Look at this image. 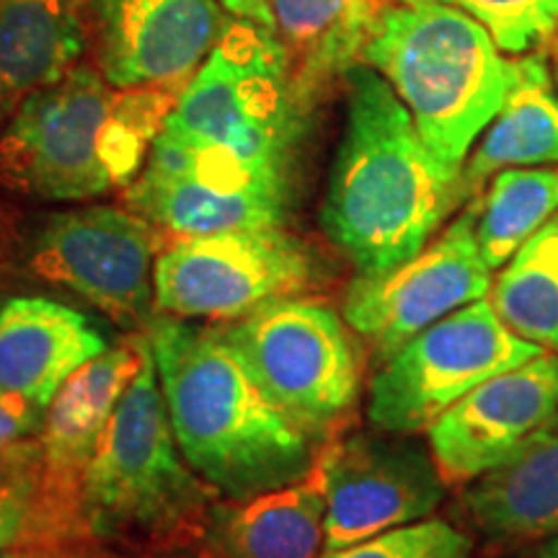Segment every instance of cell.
I'll use <instances>...</instances> for the list:
<instances>
[{"instance_id": "1", "label": "cell", "mask_w": 558, "mask_h": 558, "mask_svg": "<svg viewBox=\"0 0 558 558\" xmlns=\"http://www.w3.org/2000/svg\"><path fill=\"white\" fill-rule=\"evenodd\" d=\"M344 83V132L320 226L360 275H383L427 246L469 194L463 171L432 153L378 70L354 62Z\"/></svg>"}, {"instance_id": "2", "label": "cell", "mask_w": 558, "mask_h": 558, "mask_svg": "<svg viewBox=\"0 0 558 558\" xmlns=\"http://www.w3.org/2000/svg\"><path fill=\"white\" fill-rule=\"evenodd\" d=\"M145 333L179 448L222 499L308 476L318 442L279 409L220 326L153 316Z\"/></svg>"}, {"instance_id": "3", "label": "cell", "mask_w": 558, "mask_h": 558, "mask_svg": "<svg viewBox=\"0 0 558 558\" xmlns=\"http://www.w3.org/2000/svg\"><path fill=\"white\" fill-rule=\"evenodd\" d=\"M313 107L277 32L235 19L181 90L153 148L215 179L292 192Z\"/></svg>"}, {"instance_id": "4", "label": "cell", "mask_w": 558, "mask_h": 558, "mask_svg": "<svg viewBox=\"0 0 558 558\" xmlns=\"http://www.w3.org/2000/svg\"><path fill=\"white\" fill-rule=\"evenodd\" d=\"M362 62L407 104L432 153L463 171L476 137L499 114L512 62L471 13L450 3H383L367 26Z\"/></svg>"}, {"instance_id": "5", "label": "cell", "mask_w": 558, "mask_h": 558, "mask_svg": "<svg viewBox=\"0 0 558 558\" xmlns=\"http://www.w3.org/2000/svg\"><path fill=\"white\" fill-rule=\"evenodd\" d=\"M220 494L186 463L145 333L143 362L111 416L83 481V518L94 541L145 550L192 543Z\"/></svg>"}, {"instance_id": "6", "label": "cell", "mask_w": 558, "mask_h": 558, "mask_svg": "<svg viewBox=\"0 0 558 558\" xmlns=\"http://www.w3.org/2000/svg\"><path fill=\"white\" fill-rule=\"evenodd\" d=\"M264 390L316 442H324L360 399L362 360L347 320L329 305L282 298L220 326Z\"/></svg>"}, {"instance_id": "7", "label": "cell", "mask_w": 558, "mask_h": 558, "mask_svg": "<svg viewBox=\"0 0 558 558\" xmlns=\"http://www.w3.org/2000/svg\"><path fill=\"white\" fill-rule=\"evenodd\" d=\"M541 352L546 349L518 337L481 298L390 354L369 383L367 416L386 435L427 432L481 383Z\"/></svg>"}, {"instance_id": "8", "label": "cell", "mask_w": 558, "mask_h": 558, "mask_svg": "<svg viewBox=\"0 0 558 558\" xmlns=\"http://www.w3.org/2000/svg\"><path fill=\"white\" fill-rule=\"evenodd\" d=\"M117 90L90 65L34 90L0 130V190L41 202H86L114 186L101 140Z\"/></svg>"}, {"instance_id": "9", "label": "cell", "mask_w": 558, "mask_h": 558, "mask_svg": "<svg viewBox=\"0 0 558 558\" xmlns=\"http://www.w3.org/2000/svg\"><path fill=\"white\" fill-rule=\"evenodd\" d=\"M313 251L282 228L228 230L166 243L156 259V308L177 318L235 320L316 282Z\"/></svg>"}, {"instance_id": "10", "label": "cell", "mask_w": 558, "mask_h": 558, "mask_svg": "<svg viewBox=\"0 0 558 558\" xmlns=\"http://www.w3.org/2000/svg\"><path fill=\"white\" fill-rule=\"evenodd\" d=\"M163 239L148 220L114 205L47 215L24 246L32 277L88 300L124 329L148 331L156 303V251Z\"/></svg>"}, {"instance_id": "11", "label": "cell", "mask_w": 558, "mask_h": 558, "mask_svg": "<svg viewBox=\"0 0 558 558\" xmlns=\"http://www.w3.org/2000/svg\"><path fill=\"white\" fill-rule=\"evenodd\" d=\"M478 199L416 256L383 275H357L344 295V320L383 360L463 305L492 292V269L476 241Z\"/></svg>"}, {"instance_id": "12", "label": "cell", "mask_w": 558, "mask_h": 558, "mask_svg": "<svg viewBox=\"0 0 558 558\" xmlns=\"http://www.w3.org/2000/svg\"><path fill=\"white\" fill-rule=\"evenodd\" d=\"M326 492V550L427 520L448 481L435 458L409 439L352 435L318 452Z\"/></svg>"}, {"instance_id": "13", "label": "cell", "mask_w": 558, "mask_h": 558, "mask_svg": "<svg viewBox=\"0 0 558 558\" xmlns=\"http://www.w3.org/2000/svg\"><path fill=\"white\" fill-rule=\"evenodd\" d=\"M226 26L218 0H86L88 45L111 88L181 94Z\"/></svg>"}, {"instance_id": "14", "label": "cell", "mask_w": 558, "mask_h": 558, "mask_svg": "<svg viewBox=\"0 0 558 558\" xmlns=\"http://www.w3.org/2000/svg\"><path fill=\"white\" fill-rule=\"evenodd\" d=\"M558 409V357H538L494 375L465 393L427 429L429 450L448 484L499 469Z\"/></svg>"}, {"instance_id": "15", "label": "cell", "mask_w": 558, "mask_h": 558, "mask_svg": "<svg viewBox=\"0 0 558 558\" xmlns=\"http://www.w3.org/2000/svg\"><path fill=\"white\" fill-rule=\"evenodd\" d=\"M143 344L145 333H137L75 369L52 399L39 432L41 484L47 499L81 541H94L83 518V481L124 390L135 380Z\"/></svg>"}, {"instance_id": "16", "label": "cell", "mask_w": 558, "mask_h": 558, "mask_svg": "<svg viewBox=\"0 0 558 558\" xmlns=\"http://www.w3.org/2000/svg\"><path fill=\"white\" fill-rule=\"evenodd\" d=\"M292 192L262 184H230L190 166L148 158V166L124 192V205L148 220L160 239L282 228Z\"/></svg>"}, {"instance_id": "17", "label": "cell", "mask_w": 558, "mask_h": 558, "mask_svg": "<svg viewBox=\"0 0 558 558\" xmlns=\"http://www.w3.org/2000/svg\"><path fill=\"white\" fill-rule=\"evenodd\" d=\"M192 543L209 558H324L326 492L308 476L248 499H215Z\"/></svg>"}, {"instance_id": "18", "label": "cell", "mask_w": 558, "mask_h": 558, "mask_svg": "<svg viewBox=\"0 0 558 558\" xmlns=\"http://www.w3.org/2000/svg\"><path fill=\"white\" fill-rule=\"evenodd\" d=\"M90 320L47 298H11L0 305V386L50 409L75 369L107 352Z\"/></svg>"}, {"instance_id": "19", "label": "cell", "mask_w": 558, "mask_h": 558, "mask_svg": "<svg viewBox=\"0 0 558 558\" xmlns=\"http://www.w3.org/2000/svg\"><path fill=\"white\" fill-rule=\"evenodd\" d=\"M463 507L492 541L558 535V409L499 469L473 481Z\"/></svg>"}, {"instance_id": "20", "label": "cell", "mask_w": 558, "mask_h": 558, "mask_svg": "<svg viewBox=\"0 0 558 558\" xmlns=\"http://www.w3.org/2000/svg\"><path fill=\"white\" fill-rule=\"evenodd\" d=\"M86 45V0H3L0 130L26 96L75 68Z\"/></svg>"}, {"instance_id": "21", "label": "cell", "mask_w": 558, "mask_h": 558, "mask_svg": "<svg viewBox=\"0 0 558 558\" xmlns=\"http://www.w3.org/2000/svg\"><path fill=\"white\" fill-rule=\"evenodd\" d=\"M558 163V94L546 54L512 60V83L478 150L463 166V186L478 197L494 173L518 166Z\"/></svg>"}, {"instance_id": "22", "label": "cell", "mask_w": 558, "mask_h": 558, "mask_svg": "<svg viewBox=\"0 0 558 558\" xmlns=\"http://www.w3.org/2000/svg\"><path fill=\"white\" fill-rule=\"evenodd\" d=\"M378 0H271L275 32L290 54L298 88L316 104L333 78L362 62Z\"/></svg>"}, {"instance_id": "23", "label": "cell", "mask_w": 558, "mask_h": 558, "mask_svg": "<svg viewBox=\"0 0 558 558\" xmlns=\"http://www.w3.org/2000/svg\"><path fill=\"white\" fill-rule=\"evenodd\" d=\"M488 303L518 337L558 352V213L514 251Z\"/></svg>"}, {"instance_id": "24", "label": "cell", "mask_w": 558, "mask_h": 558, "mask_svg": "<svg viewBox=\"0 0 558 558\" xmlns=\"http://www.w3.org/2000/svg\"><path fill=\"white\" fill-rule=\"evenodd\" d=\"M558 213L556 169H505L478 199L476 241L488 269H501L530 235Z\"/></svg>"}, {"instance_id": "25", "label": "cell", "mask_w": 558, "mask_h": 558, "mask_svg": "<svg viewBox=\"0 0 558 558\" xmlns=\"http://www.w3.org/2000/svg\"><path fill=\"white\" fill-rule=\"evenodd\" d=\"M29 543H81L47 499L39 437L0 452V550Z\"/></svg>"}, {"instance_id": "26", "label": "cell", "mask_w": 558, "mask_h": 558, "mask_svg": "<svg viewBox=\"0 0 558 558\" xmlns=\"http://www.w3.org/2000/svg\"><path fill=\"white\" fill-rule=\"evenodd\" d=\"M181 94L163 88H117L114 109L104 130L101 156L114 186H130L145 148L156 143Z\"/></svg>"}, {"instance_id": "27", "label": "cell", "mask_w": 558, "mask_h": 558, "mask_svg": "<svg viewBox=\"0 0 558 558\" xmlns=\"http://www.w3.org/2000/svg\"><path fill=\"white\" fill-rule=\"evenodd\" d=\"M471 13L501 52L525 54L558 32V0H437Z\"/></svg>"}, {"instance_id": "28", "label": "cell", "mask_w": 558, "mask_h": 558, "mask_svg": "<svg viewBox=\"0 0 558 558\" xmlns=\"http://www.w3.org/2000/svg\"><path fill=\"white\" fill-rule=\"evenodd\" d=\"M473 543L445 520H418L354 546L326 550L324 558H471Z\"/></svg>"}, {"instance_id": "29", "label": "cell", "mask_w": 558, "mask_h": 558, "mask_svg": "<svg viewBox=\"0 0 558 558\" xmlns=\"http://www.w3.org/2000/svg\"><path fill=\"white\" fill-rule=\"evenodd\" d=\"M47 409L0 386V452L37 439L45 427Z\"/></svg>"}, {"instance_id": "30", "label": "cell", "mask_w": 558, "mask_h": 558, "mask_svg": "<svg viewBox=\"0 0 558 558\" xmlns=\"http://www.w3.org/2000/svg\"><path fill=\"white\" fill-rule=\"evenodd\" d=\"M0 558H128L120 548H111L99 541L81 543H29L0 550Z\"/></svg>"}, {"instance_id": "31", "label": "cell", "mask_w": 558, "mask_h": 558, "mask_svg": "<svg viewBox=\"0 0 558 558\" xmlns=\"http://www.w3.org/2000/svg\"><path fill=\"white\" fill-rule=\"evenodd\" d=\"M21 248V228L19 213L5 202H0V277L11 267L13 256Z\"/></svg>"}, {"instance_id": "32", "label": "cell", "mask_w": 558, "mask_h": 558, "mask_svg": "<svg viewBox=\"0 0 558 558\" xmlns=\"http://www.w3.org/2000/svg\"><path fill=\"white\" fill-rule=\"evenodd\" d=\"M222 9L233 13L235 19L254 21V24L275 29V16H271V0H220Z\"/></svg>"}, {"instance_id": "33", "label": "cell", "mask_w": 558, "mask_h": 558, "mask_svg": "<svg viewBox=\"0 0 558 558\" xmlns=\"http://www.w3.org/2000/svg\"><path fill=\"white\" fill-rule=\"evenodd\" d=\"M140 558H209L197 543H173V546L145 550Z\"/></svg>"}, {"instance_id": "34", "label": "cell", "mask_w": 558, "mask_h": 558, "mask_svg": "<svg viewBox=\"0 0 558 558\" xmlns=\"http://www.w3.org/2000/svg\"><path fill=\"white\" fill-rule=\"evenodd\" d=\"M527 558H558V535L538 541V546L530 550Z\"/></svg>"}, {"instance_id": "35", "label": "cell", "mask_w": 558, "mask_h": 558, "mask_svg": "<svg viewBox=\"0 0 558 558\" xmlns=\"http://www.w3.org/2000/svg\"><path fill=\"white\" fill-rule=\"evenodd\" d=\"M378 3H388V0H378ZM393 3H432V0H393Z\"/></svg>"}, {"instance_id": "36", "label": "cell", "mask_w": 558, "mask_h": 558, "mask_svg": "<svg viewBox=\"0 0 558 558\" xmlns=\"http://www.w3.org/2000/svg\"><path fill=\"white\" fill-rule=\"evenodd\" d=\"M554 58H556V86H558V32H556V52H554Z\"/></svg>"}, {"instance_id": "37", "label": "cell", "mask_w": 558, "mask_h": 558, "mask_svg": "<svg viewBox=\"0 0 558 558\" xmlns=\"http://www.w3.org/2000/svg\"><path fill=\"white\" fill-rule=\"evenodd\" d=\"M0 5H3V0H0Z\"/></svg>"}]
</instances>
